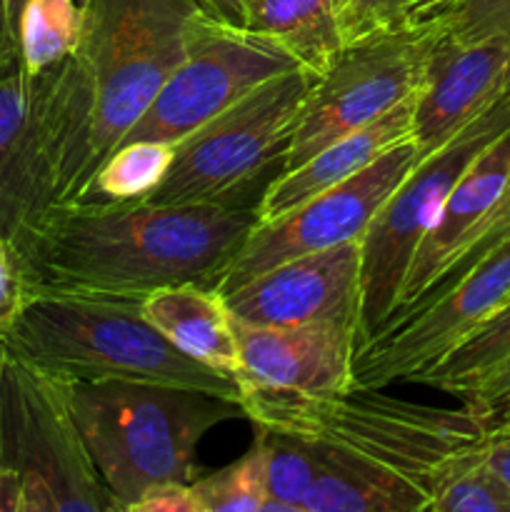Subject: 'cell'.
Wrapping results in <instances>:
<instances>
[{
	"instance_id": "34",
	"label": "cell",
	"mask_w": 510,
	"mask_h": 512,
	"mask_svg": "<svg viewBox=\"0 0 510 512\" xmlns=\"http://www.w3.org/2000/svg\"><path fill=\"white\" fill-rule=\"evenodd\" d=\"M485 460L493 473L510 488V435H490L485 445Z\"/></svg>"
},
{
	"instance_id": "40",
	"label": "cell",
	"mask_w": 510,
	"mask_h": 512,
	"mask_svg": "<svg viewBox=\"0 0 510 512\" xmlns=\"http://www.w3.org/2000/svg\"><path fill=\"white\" fill-rule=\"evenodd\" d=\"M443 3H445V0H430V3H428V5H425L423 15H428V13H430V10H433V8H438V5H443ZM423 15H420V18H423Z\"/></svg>"
},
{
	"instance_id": "22",
	"label": "cell",
	"mask_w": 510,
	"mask_h": 512,
	"mask_svg": "<svg viewBox=\"0 0 510 512\" xmlns=\"http://www.w3.org/2000/svg\"><path fill=\"white\" fill-rule=\"evenodd\" d=\"M510 355V298L495 308L488 318L470 330L440 363H435L418 383L438 388L450 395H463L488 370Z\"/></svg>"
},
{
	"instance_id": "38",
	"label": "cell",
	"mask_w": 510,
	"mask_h": 512,
	"mask_svg": "<svg viewBox=\"0 0 510 512\" xmlns=\"http://www.w3.org/2000/svg\"><path fill=\"white\" fill-rule=\"evenodd\" d=\"M500 98H503L505 103L510 105V68H508V75H505V83H503V90H500Z\"/></svg>"
},
{
	"instance_id": "41",
	"label": "cell",
	"mask_w": 510,
	"mask_h": 512,
	"mask_svg": "<svg viewBox=\"0 0 510 512\" xmlns=\"http://www.w3.org/2000/svg\"><path fill=\"white\" fill-rule=\"evenodd\" d=\"M493 435H510V423H505L503 428H500V430H495Z\"/></svg>"
},
{
	"instance_id": "2",
	"label": "cell",
	"mask_w": 510,
	"mask_h": 512,
	"mask_svg": "<svg viewBox=\"0 0 510 512\" xmlns=\"http://www.w3.org/2000/svg\"><path fill=\"white\" fill-rule=\"evenodd\" d=\"M255 225V205L68 203L10 245L28 295L145 298L185 283L215 290Z\"/></svg>"
},
{
	"instance_id": "5",
	"label": "cell",
	"mask_w": 510,
	"mask_h": 512,
	"mask_svg": "<svg viewBox=\"0 0 510 512\" xmlns=\"http://www.w3.org/2000/svg\"><path fill=\"white\" fill-rule=\"evenodd\" d=\"M215 25L195 0H90L75 50L93 95L88 183Z\"/></svg>"
},
{
	"instance_id": "25",
	"label": "cell",
	"mask_w": 510,
	"mask_h": 512,
	"mask_svg": "<svg viewBox=\"0 0 510 512\" xmlns=\"http://www.w3.org/2000/svg\"><path fill=\"white\" fill-rule=\"evenodd\" d=\"M200 512H263L268 503L265 450L260 440L228 468L190 483Z\"/></svg>"
},
{
	"instance_id": "7",
	"label": "cell",
	"mask_w": 510,
	"mask_h": 512,
	"mask_svg": "<svg viewBox=\"0 0 510 512\" xmlns=\"http://www.w3.org/2000/svg\"><path fill=\"white\" fill-rule=\"evenodd\" d=\"M0 468L23 478V512H120L85 450L63 380L10 350L0 383Z\"/></svg>"
},
{
	"instance_id": "19",
	"label": "cell",
	"mask_w": 510,
	"mask_h": 512,
	"mask_svg": "<svg viewBox=\"0 0 510 512\" xmlns=\"http://www.w3.org/2000/svg\"><path fill=\"white\" fill-rule=\"evenodd\" d=\"M140 313L188 358L240 378L238 335L218 290L195 283L153 290L140 300Z\"/></svg>"
},
{
	"instance_id": "33",
	"label": "cell",
	"mask_w": 510,
	"mask_h": 512,
	"mask_svg": "<svg viewBox=\"0 0 510 512\" xmlns=\"http://www.w3.org/2000/svg\"><path fill=\"white\" fill-rule=\"evenodd\" d=\"M195 3L210 20L228 28H243L250 8V0H195Z\"/></svg>"
},
{
	"instance_id": "31",
	"label": "cell",
	"mask_w": 510,
	"mask_h": 512,
	"mask_svg": "<svg viewBox=\"0 0 510 512\" xmlns=\"http://www.w3.org/2000/svg\"><path fill=\"white\" fill-rule=\"evenodd\" d=\"M25 300H28V293H25L13 245L0 238V340L8 338Z\"/></svg>"
},
{
	"instance_id": "28",
	"label": "cell",
	"mask_w": 510,
	"mask_h": 512,
	"mask_svg": "<svg viewBox=\"0 0 510 512\" xmlns=\"http://www.w3.org/2000/svg\"><path fill=\"white\" fill-rule=\"evenodd\" d=\"M428 15L460 43L510 40V0H445Z\"/></svg>"
},
{
	"instance_id": "32",
	"label": "cell",
	"mask_w": 510,
	"mask_h": 512,
	"mask_svg": "<svg viewBox=\"0 0 510 512\" xmlns=\"http://www.w3.org/2000/svg\"><path fill=\"white\" fill-rule=\"evenodd\" d=\"M128 512H200L190 483H158L145 490Z\"/></svg>"
},
{
	"instance_id": "39",
	"label": "cell",
	"mask_w": 510,
	"mask_h": 512,
	"mask_svg": "<svg viewBox=\"0 0 510 512\" xmlns=\"http://www.w3.org/2000/svg\"><path fill=\"white\" fill-rule=\"evenodd\" d=\"M5 358H8V348H5V343L0 340V383H3V368H5Z\"/></svg>"
},
{
	"instance_id": "13",
	"label": "cell",
	"mask_w": 510,
	"mask_h": 512,
	"mask_svg": "<svg viewBox=\"0 0 510 512\" xmlns=\"http://www.w3.org/2000/svg\"><path fill=\"white\" fill-rule=\"evenodd\" d=\"M295 68L300 65L293 58L260 35L215 25L170 73L120 143H180L250 90Z\"/></svg>"
},
{
	"instance_id": "18",
	"label": "cell",
	"mask_w": 510,
	"mask_h": 512,
	"mask_svg": "<svg viewBox=\"0 0 510 512\" xmlns=\"http://www.w3.org/2000/svg\"><path fill=\"white\" fill-rule=\"evenodd\" d=\"M408 138H413V98L395 105L390 113L373 120L365 128L353 130V133L328 143L305 163L290 170H280V175L270 180L255 205L258 225L273 223V220L298 210L315 195L345 183L360 170L368 168L373 160H378L385 150Z\"/></svg>"
},
{
	"instance_id": "17",
	"label": "cell",
	"mask_w": 510,
	"mask_h": 512,
	"mask_svg": "<svg viewBox=\"0 0 510 512\" xmlns=\"http://www.w3.org/2000/svg\"><path fill=\"white\" fill-rule=\"evenodd\" d=\"M510 175V128L500 133L473 163L465 168L458 183L445 198L433 228L423 238L410 260L408 275H405L403 293H400L398 308L393 315L403 313L430 285L443 275L450 260L458 255L468 235L478 228L480 220L488 210L498 203L505 183Z\"/></svg>"
},
{
	"instance_id": "8",
	"label": "cell",
	"mask_w": 510,
	"mask_h": 512,
	"mask_svg": "<svg viewBox=\"0 0 510 512\" xmlns=\"http://www.w3.org/2000/svg\"><path fill=\"white\" fill-rule=\"evenodd\" d=\"M510 128V105L498 95L448 145L420 160L375 213L360 240V345L398 308L415 250L433 228L445 198L470 163Z\"/></svg>"
},
{
	"instance_id": "11",
	"label": "cell",
	"mask_w": 510,
	"mask_h": 512,
	"mask_svg": "<svg viewBox=\"0 0 510 512\" xmlns=\"http://www.w3.org/2000/svg\"><path fill=\"white\" fill-rule=\"evenodd\" d=\"M508 298L510 238L478 260L448 290L385 323L355 353L353 383L375 390L393 383H418Z\"/></svg>"
},
{
	"instance_id": "1",
	"label": "cell",
	"mask_w": 510,
	"mask_h": 512,
	"mask_svg": "<svg viewBox=\"0 0 510 512\" xmlns=\"http://www.w3.org/2000/svg\"><path fill=\"white\" fill-rule=\"evenodd\" d=\"M245 418L255 428L303 440L318 475L303 512H420L463 455L490 433L478 415L353 388L338 398H300L245 388Z\"/></svg>"
},
{
	"instance_id": "16",
	"label": "cell",
	"mask_w": 510,
	"mask_h": 512,
	"mask_svg": "<svg viewBox=\"0 0 510 512\" xmlns=\"http://www.w3.org/2000/svg\"><path fill=\"white\" fill-rule=\"evenodd\" d=\"M510 68V40L460 43L440 30L413 95L420 160L448 145L498 100Z\"/></svg>"
},
{
	"instance_id": "3",
	"label": "cell",
	"mask_w": 510,
	"mask_h": 512,
	"mask_svg": "<svg viewBox=\"0 0 510 512\" xmlns=\"http://www.w3.org/2000/svg\"><path fill=\"white\" fill-rule=\"evenodd\" d=\"M63 380V378H60ZM85 450L120 512L158 483H193L198 445L245 418L238 400L135 380H63Z\"/></svg>"
},
{
	"instance_id": "30",
	"label": "cell",
	"mask_w": 510,
	"mask_h": 512,
	"mask_svg": "<svg viewBox=\"0 0 510 512\" xmlns=\"http://www.w3.org/2000/svg\"><path fill=\"white\" fill-rule=\"evenodd\" d=\"M458 400L478 415L490 435L510 423V355L458 395Z\"/></svg>"
},
{
	"instance_id": "14",
	"label": "cell",
	"mask_w": 510,
	"mask_h": 512,
	"mask_svg": "<svg viewBox=\"0 0 510 512\" xmlns=\"http://www.w3.org/2000/svg\"><path fill=\"white\" fill-rule=\"evenodd\" d=\"M235 323L353 328L360 343V240L280 263L223 295Z\"/></svg>"
},
{
	"instance_id": "24",
	"label": "cell",
	"mask_w": 510,
	"mask_h": 512,
	"mask_svg": "<svg viewBox=\"0 0 510 512\" xmlns=\"http://www.w3.org/2000/svg\"><path fill=\"white\" fill-rule=\"evenodd\" d=\"M265 450L268 503L263 512H303V500L318 475V463L303 440L278 430L255 428Z\"/></svg>"
},
{
	"instance_id": "36",
	"label": "cell",
	"mask_w": 510,
	"mask_h": 512,
	"mask_svg": "<svg viewBox=\"0 0 510 512\" xmlns=\"http://www.w3.org/2000/svg\"><path fill=\"white\" fill-rule=\"evenodd\" d=\"M15 55H18V48H15L13 35H10L8 0H0V68H3L8 60H13Z\"/></svg>"
},
{
	"instance_id": "6",
	"label": "cell",
	"mask_w": 510,
	"mask_h": 512,
	"mask_svg": "<svg viewBox=\"0 0 510 512\" xmlns=\"http://www.w3.org/2000/svg\"><path fill=\"white\" fill-rule=\"evenodd\" d=\"M303 68L275 75L175 143V158L148 203H235V195L283 168L303 103L313 85Z\"/></svg>"
},
{
	"instance_id": "4",
	"label": "cell",
	"mask_w": 510,
	"mask_h": 512,
	"mask_svg": "<svg viewBox=\"0 0 510 512\" xmlns=\"http://www.w3.org/2000/svg\"><path fill=\"white\" fill-rule=\"evenodd\" d=\"M143 298L28 295L5 348L63 380H135L238 400L240 383L188 358L140 313Z\"/></svg>"
},
{
	"instance_id": "35",
	"label": "cell",
	"mask_w": 510,
	"mask_h": 512,
	"mask_svg": "<svg viewBox=\"0 0 510 512\" xmlns=\"http://www.w3.org/2000/svg\"><path fill=\"white\" fill-rule=\"evenodd\" d=\"M23 478L15 470L0 468V512H23Z\"/></svg>"
},
{
	"instance_id": "12",
	"label": "cell",
	"mask_w": 510,
	"mask_h": 512,
	"mask_svg": "<svg viewBox=\"0 0 510 512\" xmlns=\"http://www.w3.org/2000/svg\"><path fill=\"white\" fill-rule=\"evenodd\" d=\"M418 163V145L408 138L385 150L358 175L315 195L293 213L273 223L255 225L215 290L225 295L253 280L255 275L300 255L320 253L350 240H363L370 220Z\"/></svg>"
},
{
	"instance_id": "29",
	"label": "cell",
	"mask_w": 510,
	"mask_h": 512,
	"mask_svg": "<svg viewBox=\"0 0 510 512\" xmlns=\"http://www.w3.org/2000/svg\"><path fill=\"white\" fill-rule=\"evenodd\" d=\"M430 0H335L345 45L403 28L423 15Z\"/></svg>"
},
{
	"instance_id": "23",
	"label": "cell",
	"mask_w": 510,
	"mask_h": 512,
	"mask_svg": "<svg viewBox=\"0 0 510 512\" xmlns=\"http://www.w3.org/2000/svg\"><path fill=\"white\" fill-rule=\"evenodd\" d=\"M83 38L75 0H28L18 23V55L28 73H43L73 55Z\"/></svg>"
},
{
	"instance_id": "26",
	"label": "cell",
	"mask_w": 510,
	"mask_h": 512,
	"mask_svg": "<svg viewBox=\"0 0 510 512\" xmlns=\"http://www.w3.org/2000/svg\"><path fill=\"white\" fill-rule=\"evenodd\" d=\"M485 440L480 448L453 465L435 490L430 510L435 512H510V488L493 473L485 460Z\"/></svg>"
},
{
	"instance_id": "21",
	"label": "cell",
	"mask_w": 510,
	"mask_h": 512,
	"mask_svg": "<svg viewBox=\"0 0 510 512\" xmlns=\"http://www.w3.org/2000/svg\"><path fill=\"white\" fill-rule=\"evenodd\" d=\"M173 158L175 145L170 143L133 140L115 145L73 203L110 205L145 200L165 180Z\"/></svg>"
},
{
	"instance_id": "9",
	"label": "cell",
	"mask_w": 510,
	"mask_h": 512,
	"mask_svg": "<svg viewBox=\"0 0 510 512\" xmlns=\"http://www.w3.org/2000/svg\"><path fill=\"white\" fill-rule=\"evenodd\" d=\"M438 35V20L425 15L403 28L345 45L310 85L283 170L305 163L328 143L413 98Z\"/></svg>"
},
{
	"instance_id": "27",
	"label": "cell",
	"mask_w": 510,
	"mask_h": 512,
	"mask_svg": "<svg viewBox=\"0 0 510 512\" xmlns=\"http://www.w3.org/2000/svg\"><path fill=\"white\" fill-rule=\"evenodd\" d=\"M508 238H510V175H508V183H505L503 193H500L498 203H495L493 208L488 210V215L480 220L478 228H475L473 233L468 235V240H465L463 248L458 250V255L450 260V265L443 270V275H440V278L435 280L433 285H430L428 293L420 295V298L415 300L410 308H405L403 313L393 315V318L408 315L410 310L420 308L423 303L433 300L435 295H440L443 290H448L450 285H453L458 278H463V275L468 273V270L473 268L478 260H483L485 255L493 253V250L498 248L500 243H505ZM393 318H390V320H393ZM390 320H388V323H390Z\"/></svg>"
},
{
	"instance_id": "10",
	"label": "cell",
	"mask_w": 510,
	"mask_h": 512,
	"mask_svg": "<svg viewBox=\"0 0 510 512\" xmlns=\"http://www.w3.org/2000/svg\"><path fill=\"white\" fill-rule=\"evenodd\" d=\"M75 123L58 68L28 73L15 55L0 68V238L15 240L58 208Z\"/></svg>"
},
{
	"instance_id": "15",
	"label": "cell",
	"mask_w": 510,
	"mask_h": 512,
	"mask_svg": "<svg viewBox=\"0 0 510 512\" xmlns=\"http://www.w3.org/2000/svg\"><path fill=\"white\" fill-rule=\"evenodd\" d=\"M235 323V320H233ZM240 393L245 388L300 398H338L353 388L358 333L335 323H235Z\"/></svg>"
},
{
	"instance_id": "42",
	"label": "cell",
	"mask_w": 510,
	"mask_h": 512,
	"mask_svg": "<svg viewBox=\"0 0 510 512\" xmlns=\"http://www.w3.org/2000/svg\"><path fill=\"white\" fill-rule=\"evenodd\" d=\"M88 3H90V0H75V5H78L80 10H85V8H88Z\"/></svg>"
},
{
	"instance_id": "20",
	"label": "cell",
	"mask_w": 510,
	"mask_h": 512,
	"mask_svg": "<svg viewBox=\"0 0 510 512\" xmlns=\"http://www.w3.org/2000/svg\"><path fill=\"white\" fill-rule=\"evenodd\" d=\"M243 28L283 50L313 78L345 48L335 0H250Z\"/></svg>"
},
{
	"instance_id": "37",
	"label": "cell",
	"mask_w": 510,
	"mask_h": 512,
	"mask_svg": "<svg viewBox=\"0 0 510 512\" xmlns=\"http://www.w3.org/2000/svg\"><path fill=\"white\" fill-rule=\"evenodd\" d=\"M25 3L28 0H8V23H10V35L15 40V48H18V23H20V13H23Z\"/></svg>"
}]
</instances>
